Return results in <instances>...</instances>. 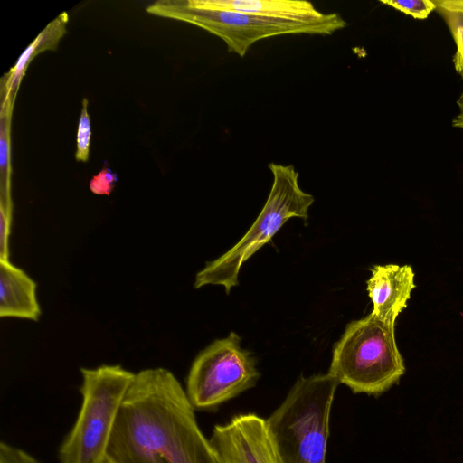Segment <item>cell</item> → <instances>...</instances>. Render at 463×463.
Listing matches in <instances>:
<instances>
[{"instance_id":"cell-15","label":"cell","mask_w":463,"mask_h":463,"mask_svg":"<svg viewBox=\"0 0 463 463\" xmlns=\"http://www.w3.org/2000/svg\"><path fill=\"white\" fill-rule=\"evenodd\" d=\"M90 120L88 113V100L82 99V109L78 123L77 130V150L76 160L79 162H87L89 159L90 143Z\"/></svg>"},{"instance_id":"cell-7","label":"cell","mask_w":463,"mask_h":463,"mask_svg":"<svg viewBox=\"0 0 463 463\" xmlns=\"http://www.w3.org/2000/svg\"><path fill=\"white\" fill-rule=\"evenodd\" d=\"M241 342V337L231 332L195 357L185 384L195 410H213L256 384L260 378L256 360Z\"/></svg>"},{"instance_id":"cell-14","label":"cell","mask_w":463,"mask_h":463,"mask_svg":"<svg viewBox=\"0 0 463 463\" xmlns=\"http://www.w3.org/2000/svg\"><path fill=\"white\" fill-rule=\"evenodd\" d=\"M434 3L452 34L456 45L453 64L463 79V0H437Z\"/></svg>"},{"instance_id":"cell-18","label":"cell","mask_w":463,"mask_h":463,"mask_svg":"<svg viewBox=\"0 0 463 463\" xmlns=\"http://www.w3.org/2000/svg\"><path fill=\"white\" fill-rule=\"evenodd\" d=\"M118 175L109 167L105 166L90 182V191L98 195H109L113 191Z\"/></svg>"},{"instance_id":"cell-1","label":"cell","mask_w":463,"mask_h":463,"mask_svg":"<svg viewBox=\"0 0 463 463\" xmlns=\"http://www.w3.org/2000/svg\"><path fill=\"white\" fill-rule=\"evenodd\" d=\"M194 411L170 370H140L123 401L106 463H220Z\"/></svg>"},{"instance_id":"cell-6","label":"cell","mask_w":463,"mask_h":463,"mask_svg":"<svg viewBox=\"0 0 463 463\" xmlns=\"http://www.w3.org/2000/svg\"><path fill=\"white\" fill-rule=\"evenodd\" d=\"M154 14L174 17L195 24L221 38L229 52L244 57L257 42L284 34L331 35L347 24L338 13L307 21H289L269 18L239 12L203 9L189 6L185 2L170 5L157 4L150 6Z\"/></svg>"},{"instance_id":"cell-5","label":"cell","mask_w":463,"mask_h":463,"mask_svg":"<svg viewBox=\"0 0 463 463\" xmlns=\"http://www.w3.org/2000/svg\"><path fill=\"white\" fill-rule=\"evenodd\" d=\"M273 183L257 219L243 237L228 251L208 262L195 276L194 288L223 286L226 293L238 285L242 264L269 242L290 218L307 219L314 197L298 184V172L292 165L270 163Z\"/></svg>"},{"instance_id":"cell-3","label":"cell","mask_w":463,"mask_h":463,"mask_svg":"<svg viewBox=\"0 0 463 463\" xmlns=\"http://www.w3.org/2000/svg\"><path fill=\"white\" fill-rule=\"evenodd\" d=\"M81 405L58 449L60 463H106L109 444L135 373L120 364L80 368Z\"/></svg>"},{"instance_id":"cell-2","label":"cell","mask_w":463,"mask_h":463,"mask_svg":"<svg viewBox=\"0 0 463 463\" xmlns=\"http://www.w3.org/2000/svg\"><path fill=\"white\" fill-rule=\"evenodd\" d=\"M338 384L328 373L301 375L266 419L280 463H326L330 411Z\"/></svg>"},{"instance_id":"cell-4","label":"cell","mask_w":463,"mask_h":463,"mask_svg":"<svg viewBox=\"0 0 463 463\" xmlns=\"http://www.w3.org/2000/svg\"><path fill=\"white\" fill-rule=\"evenodd\" d=\"M394 325L372 313L349 323L334 347L328 373L354 393L385 392L406 371Z\"/></svg>"},{"instance_id":"cell-16","label":"cell","mask_w":463,"mask_h":463,"mask_svg":"<svg viewBox=\"0 0 463 463\" xmlns=\"http://www.w3.org/2000/svg\"><path fill=\"white\" fill-rule=\"evenodd\" d=\"M380 2L416 19H426L436 9L434 1L429 0H382Z\"/></svg>"},{"instance_id":"cell-11","label":"cell","mask_w":463,"mask_h":463,"mask_svg":"<svg viewBox=\"0 0 463 463\" xmlns=\"http://www.w3.org/2000/svg\"><path fill=\"white\" fill-rule=\"evenodd\" d=\"M192 7L245 13L274 19L307 22L326 14L304 0H189Z\"/></svg>"},{"instance_id":"cell-8","label":"cell","mask_w":463,"mask_h":463,"mask_svg":"<svg viewBox=\"0 0 463 463\" xmlns=\"http://www.w3.org/2000/svg\"><path fill=\"white\" fill-rule=\"evenodd\" d=\"M209 439L220 463H280L266 419L252 412L215 425Z\"/></svg>"},{"instance_id":"cell-13","label":"cell","mask_w":463,"mask_h":463,"mask_svg":"<svg viewBox=\"0 0 463 463\" xmlns=\"http://www.w3.org/2000/svg\"><path fill=\"white\" fill-rule=\"evenodd\" d=\"M12 108L3 107L0 134V212L13 216V202L10 187V119Z\"/></svg>"},{"instance_id":"cell-10","label":"cell","mask_w":463,"mask_h":463,"mask_svg":"<svg viewBox=\"0 0 463 463\" xmlns=\"http://www.w3.org/2000/svg\"><path fill=\"white\" fill-rule=\"evenodd\" d=\"M37 285L10 260H0V317L38 321Z\"/></svg>"},{"instance_id":"cell-17","label":"cell","mask_w":463,"mask_h":463,"mask_svg":"<svg viewBox=\"0 0 463 463\" xmlns=\"http://www.w3.org/2000/svg\"><path fill=\"white\" fill-rule=\"evenodd\" d=\"M0 463H43L28 451L5 441L0 443Z\"/></svg>"},{"instance_id":"cell-12","label":"cell","mask_w":463,"mask_h":463,"mask_svg":"<svg viewBox=\"0 0 463 463\" xmlns=\"http://www.w3.org/2000/svg\"><path fill=\"white\" fill-rule=\"evenodd\" d=\"M66 14H62L59 18L50 24L37 37L36 39L25 49L21 54L17 62L10 70L7 74L6 80V95L5 100L3 105H13V97L11 92H16L19 82L23 74L35 54L46 49L52 48V44H56L61 35L64 33V24L66 19L63 17Z\"/></svg>"},{"instance_id":"cell-9","label":"cell","mask_w":463,"mask_h":463,"mask_svg":"<svg viewBox=\"0 0 463 463\" xmlns=\"http://www.w3.org/2000/svg\"><path fill=\"white\" fill-rule=\"evenodd\" d=\"M367 292L373 303L372 314L395 324L407 307L415 288L414 271L410 265H375L367 280Z\"/></svg>"},{"instance_id":"cell-19","label":"cell","mask_w":463,"mask_h":463,"mask_svg":"<svg viewBox=\"0 0 463 463\" xmlns=\"http://www.w3.org/2000/svg\"><path fill=\"white\" fill-rule=\"evenodd\" d=\"M457 105L458 108V112L452 119V126L463 130V92L457 99Z\"/></svg>"}]
</instances>
